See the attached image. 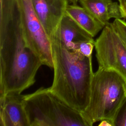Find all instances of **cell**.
Masks as SVG:
<instances>
[{
    "label": "cell",
    "mask_w": 126,
    "mask_h": 126,
    "mask_svg": "<svg viewBox=\"0 0 126 126\" xmlns=\"http://www.w3.org/2000/svg\"><path fill=\"white\" fill-rule=\"evenodd\" d=\"M94 48L98 67L113 70L126 80V44L112 23L104 27Z\"/></svg>",
    "instance_id": "6"
},
{
    "label": "cell",
    "mask_w": 126,
    "mask_h": 126,
    "mask_svg": "<svg viewBox=\"0 0 126 126\" xmlns=\"http://www.w3.org/2000/svg\"><path fill=\"white\" fill-rule=\"evenodd\" d=\"M25 40L44 65L53 68L51 43L32 0H16Z\"/></svg>",
    "instance_id": "5"
},
{
    "label": "cell",
    "mask_w": 126,
    "mask_h": 126,
    "mask_svg": "<svg viewBox=\"0 0 126 126\" xmlns=\"http://www.w3.org/2000/svg\"><path fill=\"white\" fill-rule=\"evenodd\" d=\"M113 126H126V94L115 115Z\"/></svg>",
    "instance_id": "13"
},
{
    "label": "cell",
    "mask_w": 126,
    "mask_h": 126,
    "mask_svg": "<svg viewBox=\"0 0 126 126\" xmlns=\"http://www.w3.org/2000/svg\"><path fill=\"white\" fill-rule=\"evenodd\" d=\"M118 0V1H119H119H120V0Z\"/></svg>",
    "instance_id": "18"
},
{
    "label": "cell",
    "mask_w": 126,
    "mask_h": 126,
    "mask_svg": "<svg viewBox=\"0 0 126 126\" xmlns=\"http://www.w3.org/2000/svg\"><path fill=\"white\" fill-rule=\"evenodd\" d=\"M24 96L16 92L0 95V126H30Z\"/></svg>",
    "instance_id": "7"
},
{
    "label": "cell",
    "mask_w": 126,
    "mask_h": 126,
    "mask_svg": "<svg viewBox=\"0 0 126 126\" xmlns=\"http://www.w3.org/2000/svg\"><path fill=\"white\" fill-rule=\"evenodd\" d=\"M36 15L49 37L65 14L67 0H32Z\"/></svg>",
    "instance_id": "8"
},
{
    "label": "cell",
    "mask_w": 126,
    "mask_h": 126,
    "mask_svg": "<svg viewBox=\"0 0 126 126\" xmlns=\"http://www.w3.org/2000/svg\"><path fill=\"white\" fill-rule=\"evenodd\" d=\"M65 13L93 37L105 26L86 8L77 4H68Z\"/></svg>",
    "instance_id": "11"
},
{
    "label": "cell",
    "mask_w": 126,
    "mask_h": 126,
    "mask_svg": "<svg viewBox=\"0 0 126 126\" xmlns=\"http://www.w3.org/2000/svg\"><path fill=\"white\" fill-rule=\"evenodd\" d=\"M126 94V80L116 71L98 67L94 73L88 105L81 115L92 126L103 120L113 126L115 115Z\"/></svg>",
    "instance_id": "3"
},
{
    "label": "cell",
    "mask_w": 126,
    "mask_h": 126,
    "mask_svg": "<svg viewBox=\"0 0 126 126\" xmlns=\"http://www.w3.org/2000/svg\"><path fill=\"white\" fill-rule=\"evenodd\" d=\"M94 46V40L84 41L75 44L71 51L77 52L86 57L91 58Z\"/></svg>",
    "instance_id": "12"
},
{
    "label": "cell",
    "mask_w": 126,
    "mask_h": 126,
    "mask_svg": "<svg viewBox=\"0 0 126 126\" xmlns=\"http://www.w3.org/2000/svg\"><path fill=\"white\" fill-rule=\"evenodd\" d=\"M116 31L126 44V22L122 18L115 19L112 22Z\"/></svg>",
    "instance_id": "14"
},
{
    "label": "cell",
    "mask_w": 126,
    "mask_h": 126,
    "mask_svg": "<svg viewBox=\"0 0 126 126\" xmlns=\"http://www.w3.org/2000/svg\"><path fill=\"white\" fill-rule=\"evenodd\" d=\"M51 36L59 39L70 50L77 43L94 40L91 34L79 26L65 13L55 31Z\"/></svg>",
    "instance_id": "9"
},
{
    "label": "cell",
    "mask_w": 126,
    "mask_h": 126,
    "mask_svg": "<svg viewBox=\"0 0 126 126\" xmlns=\"http://www.w3.org/2000/svg\"><path fill=\"white\" fill-rule=\"evenodd\" d=\"M79 2L105 25L111 18H124L119 3L112 0H79Z\"/></svg>",
    "instance_id": "10"
},
{
    "label": "cell",
    "mask_w": 126,
    "mask_h": 126,
    "mask_svg": "<svg viewBox=\"0 0 126 126\" xmlns=\"http://www.w3.org/2000/svg\"><path fill=\"white\" fill-rule=\"evenodd\" d=\"M124 18H126V0H121L119 2Z\"/></svg>",
    "instance_id": "15"
},
{
    "label": "cell",
    "mask_w": 126,
    "mask_h": 126,
    "mask_svg": "<svg viewBox=\"0 0 126 126\" xmlns=\"http://www.w3.org/2000/svg\"><path fill=\"white\" fill-rule=\"evenodd\" d=\"M69 2H70L71 4H77L79 0H67Z\"/></svg>",
    "instance_id": "17"
},
{
    "label": "cell",
    "mask_w": 126,
    "mask_h": 126,
    "mask_svg": "<svg viewBox=\"0 0 126 126\" xmlns=\"http://www.w3.org/2000/svg\"><path fill=\"white\" fill-rule=\"evenodd\" d=\"M53 62L51 91L71 108L83 112L90 100L94 73L92 58L68 49L59 39L50 37Z\"/></svg>",
    "instance_id": "2"
},
{
    "label": "cell",
    "mask_w": 126,
    "mask_h": 126,
    "mask_svg": "<svg viewBox=\"0 0 126 126\" xmlns=\"http://www.w3.org/2000/svg\"><path fill=\"white\" fill-rule=\"evenodd\" d=\"M98 126H113V124L109 120H103L100 121Z\"/></svg>",
    "instance_id": "16"
},
{
    "label": "cell",
    "mask_w": 126,
    "mask_h": 126,
    "mask_svg": "<svg viewBox=\"0 0 126 126\" xmlns=\"http://www.w3.org/2000/svg\"><path fill=\"white\" fill-rule=\"evenodd\" d=\"M30 126H88L81 113L59 98L50 88L24 95Z\"/></svg>",
    "instance_id": "4"
},
{
    "label": "cell",
    "mask_w": 126,
    "mask_h": 126,
    "mask_svg": "<svg viewBox=\"0 0 126 126\" xmlns=\"http://www.w3.org/2000/svg\"><path fill=\"white\" fill-rule=\"evenodd\" d=\"M42 65L25 40L16 0H0V95L30 88Z\"/></svg>",
    "instance_id": "1"
}]
</instances>
